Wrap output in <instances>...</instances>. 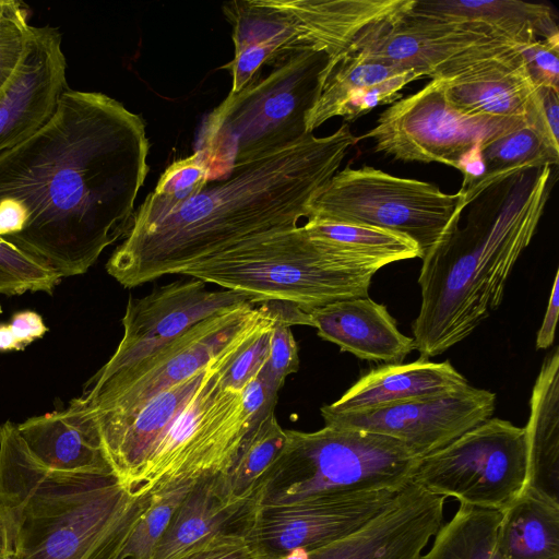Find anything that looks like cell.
<instances>
[{"label": "cell", "mask_w": 559, "mask_h": 559, "mask_svg": "<svg viewBox=\"0 0 559 559\" xmlns=\"http://www.w3.org/2000/svg\"><path fill=\"white\" fill-rule=\"evenodd\" d=\"M143 118L69 87L35 133L0 153V238L61 277L123 239L150 167Z\"/></svg>", "instance_id": "obj_1"}, {"label": "cell", "mask_w": 559, "mask_h": 559, "mask_svg": "<svg viewBox=\"0 0 559 559\" xmlns=\"http://www.w3.org/2000/svg\"><path fill=\"white\" fill-rule=\"evenodd\" d=\"M358 142L348 123L326 136L307 133L285 147L235 165L182 201L152 191L106 263L123 287H136L255 237L293 229Z\"/></svg>", "instance_id": "obj_2"}, {"label": "cell", "mask_w": 559, "mask_h": 559, "mask_svg": "<svg viewBox=\"0 0 559 559\" xmlns=\"http://www.w3.org/2000/svg\"><path fill=\"white\" fill-rule=\"evenodd\" d=\"M552 176V166L528 165L463 179L451 223L423 258L421 304L413 322L419 358L459 344L500 306L544 214Z\"/></svg>", "instance_id": "obj_3"}, {"label": "cell", "mask_w": 559, "mask_h": 559, "mask_svg": "<svg viewBox=\"0 0 559 559\" xmlns=\"http://www.w3.org/2000/svg\"><path fill=\"white\" fill-rule=\"evenodd\" d=\"M151 495L138 496L115 474L45 467L16 424L0 425V506L9 559H119Z\"/></svg>", "instance_id": "obj_4"}, {"label": "cell", "mask_w": 559, "mask_h": 559, "mask_svg": "<svg viewBox=\"0 0 559 559\" xmlns=\"http://www.w3.org/2000/svg\"><path fill=\"white\" fill-rule=\"evenodd\" d=\"M388 265L297 226L238 243L181 275L243 294L255 304L277 300L306 311L367 297L371 280Z\"/></svg>", "instance_id": "obj_5"}, {"label": "cell", "mask_w": 559, "mask_h": 559, "mask_svg": "<svg viewBox=\"0 0 559 559\" xmlns=\"http://www.w3.org/2000/svg\"><path fill=\"white\" fill-rule=\"evenodd\" d=\"M406 0H234L222 7L231 27L234 58L224 66L236 94L262 74L306 52H325L330 59L348 50L370 24L405 4Z\"/></svg>", "instance_id": "obj_6"}, {"label": "cell", "mask_w": 559, "mask_h": 559, "mask_svg": "<svg viewBox=\"0 0 559 559\" xmlns=\"http://www.w3.org/2000/svg\"><path fill=\"white\" fill-rule=\"evenodd\" d=\"M330 61L306 51L274 67L264 78L229 94L205 118L195 151L209 180L226 178L235 165L251 162L302 138L305 119L321 90Z\"/></svg>", "instance_id": "obj_7"}, {"label": "cell", "mask_w": 559, "mask_h": 559, "mask_svg": "<svg viewBox=\"0 0 559 559\" xmlns=\"http://www.w3.org/2000/svg\"><path fill=\"white\" fill-rule=\"evenodd\" d=\"M419 457L394 438L324 426L286 429L285 445L258 493L260 506L374 490H402Z\"/></svg>", "instance_id": "obj_8"}, {"label": "cell", "mask_w": 559, "mask_h": 559, "mask_svg": "<svg viewBox=\"0 0 559 559\" xmlns=\"http://www.w3.org/2000/svg\"><path fill=\"white\" fill-rule=\"evenodd\" d=\"M526 120L463 112L449 102L443 81L431 80L391 104L376 126L357 138L372 140L376 152L394 159L445 164L469 179L483 173L480 148Z\"/></svg>", "instance_id": "obj_9"}, {"label": "cell", "mask_w": 559, "mask_h": 559, "mask_svg": "<svg viewBox=\"0 0 559 559\" xmlns=\"http://www.w3.org/2000/svg\"><path fill=\"white\" fill-rule=\"evenodd\" d=\"M461 193L390 175L371 166L345 167L309 205L311 221L355 224L392 231L414 241L423 258L441 239L460 204Z\"/></svg>", "instance_id": "obj_10"}, {"label": "cell", "mask_w": 559, "mask_h": 559, "mask_svg": "<svg viewBox=\"0 0 559 559\" xmlns=\"http://www.w3.org/2000/svg\"><path fill=\"white\" fill-rule=\"evenodd\" d=\"M527 478L525 428L491 417L418 459L411 481L460 503L503 511Z\"/></svg>", "instance_id": "obj_11"}, {"label": "cell", "mask_w": 559, "mask_h": 559, "mask_svg": "<svg viewBox=\"0 0 559 559\" xmlns=\"http://www.w3.org/2000/svg\"><path fill=\"white\" fill-rule=\"evenodd\" d=\"M411 1L367 26L349 48L431 80L459 76L522 48L481 24L416 14Z\"/></svg>", "instance_id": "obj_12"}, {"label": "cell", "mask_w": 559, "mask_h": 559, "mask_svg": "<svg viewBox=\"0 0 559 559\" xmlns=\"http://www.w3.org/2000/svg\"><path fill=\"white\" fill-rule=\"evenodd\" d=\"M262 314L260 305L248 302L210 317L133 365L106 378L92 377L82 396L94 415L132 411L204 368Z\"/></svg>", "instance_id": "obj_13"}, {"label": "cell", "mask_w": 559, "mask_h": 559, "mask_svg": "<svg viewBox=\"0 0 559 559\" xmlns=\"http://www.w3.org/2000/svg\"><path fill=\"white\" fill-rule=\"evenodd\" d=\"M402 491H362L259 506L246 540L259 559H280L295 550L319 548L365 526L389 509Z\"/></svg>", "instance_id": "obj_14"}, {"label": "cell", "mask_w": 559, "mask_h": 559, "mask_svg": "<svg viewBox=\"0 0 559 559\" xmlns=\"http://www.w3.org/2000/svg\"><path fill=\"white\" fill-rule=\"evenodd\" d=\"M248 302L255 304L252 298L234 290L211 289L207 283L194 277L159 286L140 298L130 297L121 321L122 338L93 378L109 377L199 322Z\"/></svg>", "instance_id": "obj_15"}, {"label": "cell", "mask_w": 559, "mask_h": 559, "mask_svg": "<svg viewBox=\"0 0 559 559\" xmlns=\"http://www.w3.org/2000/svg\"><path fill=\"white\" fill-rule=\"evenodd\" d=\"M496 400L493 392L467 384L448 394L366 411L320 413L326 426L388 436L421 457L491 418Z\"/></svg>", "instance_id": "obj_16"}, {"label": "cell", "mask_w": 559, "mask_h": 559, "mask_svg": "<svg viewBox=\"0 0 559 559\" xmlns=\"http://www.w3.org/2000/svg\"><path fill=\"white\" fill-rule=\"evenodd\" d=\"M62 35L52 26H31L23 55L0 88V153L35 133L68 88Z\"/></svg>", "instance_id": "obj_17"}, {"label": "cell", "mask_w": 559, "mask_h": 559, "mask_svg": "<svg viewBox=\"0 0 559 559\" xmlns=\"http://www.w3.org/2000/svg\"><path fill=\"white\" fill-rule=\"evenodd\" d=\"M444 498L409 483L395 502L354 533L280 559H418L443 519Z\"/></svg>", "instance_id": "obj_18"}, {"label": "cell", "mask_w": 559, "mask_h": 559, "mask_svg": "<svg viewBox=\"0 0 559 559\" xmlns=\"http://www.w3.org/2000/svg\"><path fill=\"white\" fill-rule=\"evenodd\" d=\"M421 78L414 70L349 48L330 59L320 94L306 115V132L313 133L334 117L349 124L379 105L399 100L402 90Z\"/></svg>", "instance_id": "obj_19"}, {"label": "cell", "mask_w": 559, "mask_h": 559, "mask_svg": "<svg viewBox=\"0 0 559 559\" xmlns=\"http://www.w3.org/2000/svg\"><path fill=\"white\" fill-rule=\"evenodd\" d=\"M31 454L45 467L74 474H115L97 421L81 395L63 409L16 424Z\"/></svg>", "instance_id": "obj_20"}, {"label": "cell", "mask_w": 559, "mask_h": 559, "mask_svg": "<svg viewBox=\"0 0 559 559\" xmlns=\"http://www.w3.org/2000/svg\"><path fill=\"white\" fill-rule=\"evenodd\" d=\"M309 316L322 340L360 359L402 364L415 349L413 337L401 333L386 307L369 296L329 304Z\"/></svg>", "instance_id": "obj_21"}, {"label": "cell", "mask_w": 559, "mask_h": 559, "mask_svg": "<svg viewBox=\"0 0 559 559\" xmlns=\"http://www.w3.org/2000/svg\"><path fill=\"white\" fill-rule=\"evenodd\" d=\"M213 478L194 481L173 515L151 559H171L214 538H246L260 506L259 499L223 498L216 492Z\"/></svg>", "instance_id": "obj_22"}, {"label": "cell", "mask_w": 559, "mask_h": 559, "mask_svg": "<svg viewBox=\"0 0 559 559\" xmlns=\"http://www.w3.org/2000/svg\"><path fill=\"white\" fill-rule=\"evenodd\" d=\"M442 81L449 102L469 115L527 118L538 100L521 49Z\"/></svg>", "instance_id": "obj_23"}, {"label": "cell", "mask_w": 559, "mask_h": 559, "mask_svg": "<svg viewBox=\"0 0 559 559\" xmlns=\"http://www.w3.org/2000/svg\"><path fill=\"white\" fill-rule=\"evenodd\" d=\"M467 384L466 378L448 360L419 358L371 369L337 401L321 408L330 413L359 412L448 394Z\"/></svg>", "instance_id": "obj_24"}, {"label": "cell", "mask_w": 559, "mask_h": 559, "mask_svg": "<svg viewBox=\"0 0 559 559\" xmlns=\"http://www.w3.org/2000/svg\"><path fill=\"white\" fill-rule=\"evenodd\" d=\"M409 10L427 17L481 24L497 35L525 47L559 36L551 9L518 0H412Z\"/></svg>", "instance_id": "obj_25"}, {"label": "cell", "mask_w": 559, "mask_h": 559, "mask_svg": "<svg viewBox=\"0 0 559 559\" xmlns=\"http://www.w3.org/2000/svg\"><path fill=\"white\" fill-rule=\"evenodd\" d=\"M525 428L526 487L559 501V348L540 367L530 399Z\"/></svg>", "instance_id": "obj_26"}, {"label": "cell", "mask_w": 559, "mask_h": 559, "mask_svg": "<svg viewBox=\"0 0 559 559\" xmlns=\"http://www.w3.org/2000/svg\"><path fill=\"white\" fill-rule=\"evenodd\" d=\"M500 559H559V501L530 488L501 512Z\"/></svg>", "instance_id": "obj_27"}, {"label": "cell", "mask_w": 559, "mask_h": 559, "mask_svg": "<svg viewBox=\"0 0 559 559\" xmlns=\"http://www.w3.org/2000/svg\"><path fill=\"white\" fill-rule=\"evenodd\" d=\"M285 442L286 429L272 413L250 432L228 471L213 478L216 492L230 500L258 498L265 475Z\"/></svg>", "instance_id": "obj_28"}, {"label": "cell", "mask_w": 559, "mask_h": 559, "mask_svg": "<svg viewBox=\"0 0 559 559\" xmlns=\"http://www.w3.org/2000/svg\"><path fill=\"white\" fill-rule=\"evenodd\" d=\"M500 519L501 511L460 503L454 516L433 535L430 550L418 559H500Z\"/></svg>", "instance_id": "obj_29"}, {"label": "cell", "mask_w": 559, "mask_h": 559, "mask_svg": "<svg viewBox=\"0 0 559 559\" xmlns=\"http://www.w3.org/2000/svg\"><path fill=\"white\" fill-rule=\"evenodd\" d=\"M479 157L481 175H495L528 165L555 167L559 163V145L538 123L526 120L486 143L479 151Z\"/></svg>", "instance_id": "obj_30"}, {"label": "cell", "mask_w": 559, "mask_h": 559, "mask_svg": "<svg viewBox=\"0 0 559 559\" xmlns=\"http://www.w3.org/2000/svg\"><path fill=\"white\" fill-rule=\"evenodd\" d=\"M306 230L368 258L385 261L388 264L401 260L420 258L418 246L405 236L362 225L308 219Z\"/></svg>", "instance_id": "obj_31"}, {"label": "cell", "mask_w": 559, "mask_h": 559, "mask_svg": "<svg viewBox=\"0 0 559 559\" xmlns=\"http://www.w3.org/2000/svg\"><path fill=\"white\" fill-rule=\"evenodd\" d=\"M194 481L167 486L151 495L119 559H151L154 549L166 532L173 515Z\"/></svg>", "instance_id": "obj_32"}, {"label": "cell", "mask_w": 559, "mask_h": 559, "mask_svg": "<svg viewBox=\"0 0 559 559\" xmlns=\"http://www.w3.org/2000/svg\"><path fill=\"white\" fill-rule=\"evenodd\" d=\"M61 276L38 259L0 238V294L22 295L26 292L52 294Z\"/></svg>", "instance_id": "obj_33"}, {"label": "cell", "mask_w": 559, "mask_h": 559, "mask_svg": "<svg viewBox=\"0 0 559 559\" xmlns=\"http://www.w3.org/2000/svg\"><path fill=\"white\" fill-rule=\"evenodd\" d=\"M209 180V170L199 152L171 163L159 176L152 192L168 201H182L202 190Z\"/></svg>", "instance_id": "obj_34"}, {"label": "cell", "mask_w": 559, "mask_h": 559, "mask_svg": "<svg viewBox=\"0 0 559 559\" xmlns=\"http://www.w3.org/2000/svg\"><path fill=\"white\" fill-rule=\"evenodd\" d=\"M298 368V346L290 326L273 321L269 355L262 369L265 379L278 392L285 379Z\"/></svg>", "instance_id": "obj_35"}, {"label": "cell", "mask_w": 559, "mask_h": 559, "mask_svg": "<svg viewBox=\"0 0 559 559\" xmlns=\"http://www.w3.org/2000/svg\"><path fill=\"white\" fill-rule=\"evenodd\" d=\"M272 326L273 319L271 318L235 356L223 379L226 386L241 391L250 379L263 368L269 355Z\"/></svg>", "instance_id": "obj_36"}, {"label": "cell", "mask_w": 559, "mask_h": 559, "mask_svg": "<svg viewBox=\"0 0 559 559\" xmlns=\"http://www.w3.org/2000/svg\"><path fill=\"white\" fill-rule=\"evenodd\" d=\"M521 53L533 83L559 92V36L532 43Z\"/></svg>", "instance_id": "obj_37"}, {"label": "cell", "mask_w": 559, "mask_h": 559, "mask_svg": "<svg viewBox=\"0 0 559 559\" xmlns=\"http://www.w3.org/2000/svg\"><path fill=\"white\" fill-rule=\"evenodd\" d=\"M48 331L43 317L33 310L15 312L9 323L0 324V352L23 350Z\"/></svg>", "instance_id": "obj_38"}, {"label": "cell", "mask_w": 559, "mask_h": 559, "mask_svg": "<svg viewBox=\"0 0 559 559\" xmlns=\"http://www.w3.org/2000/svg\"><path fill=\"white\" fill-rule=\"evenodd\" d=\"M262 369L240 391L243 408L255 426L275 413L278 393L270 385Z\"/></svg>", "instance_id": "obj_39"}, {"label": "cell", "mask_w": 559, "mask_h": 559, "mask_svg": "<svg viewBox=\"0 0 559 559\" xmlns=\"http://www.w3.org/2000/svg\"><path fill=\"white\" fill-rule=\"evenodd\" d=\"M31 26L28 22L0 26V88L20 62Z\"/></svg>", "instance_id": "obj_40"}, {"label": "cell", "mask_w": 559, "mask_h": 559, "mask_svg": "<svg viewBox=\"0 0 559 559\" xmlns=\"http://www.w3.org/2000/svg\"><path fill=\"white\" fill-rule=\"evenodd\" d=\"M171 559H259L243 537H219Z\"/></svg>", "instance_id": "obj_41"}, {"label": "cell", "mask_w": 559, "mask_h": 559, "mask_svg": "<svg viewBox=\"0 0 559 559\" xmlns=\"http://www.w3.org/2000/svg\"><path fill=\"white\" fill-rule=\"evenodd\" d=\"M558 314L559 271L556 272L544 320L536 335V349H546L554 344Z\"/></svg>", "instance_id": "obj_42"}, {"label": "cell", "mask_w": 559, "mask_h": 559, "mask_svg": "<svg viewBox=\"0 0 559 559\" xmlns=\"http://www.w3.org/2000/svg\"><path fill=\"white\" fill-rule=\"evenodd\" d=\"M538 95L545 124L554 141L559 143V92L550 87H538Z\"/></svg>", "instance_id": "obj_43"}, {"label": "cell", "mask_w": 559, "mask_h": 559, "mask_svg": "<svg viewBox=\"0 0 559 559\" xmlns=\"http://www.w3.org/2000/svg\"><path fill=\"white\" fill-rule=\"evenodd\" d=\"M28 22V10L15 0H0V26Z\"/></svg>", "instance_id": "obj_44"}, {"label": "cell", "mask_w": 559, "mask_h": 559, "mask_svg": "<svg viewBox=\"0 0 559 559\" xmlns=\"http://www.w3.org/2000/svg\"><path fill=\"white\" fill-rule=\"evenodd\" d=\"M11 538L3 510L0 506V559H9L11 556Z\"/></svg>", "instance_id": "obj_45"}, {"label": "cell", "mask_w": 559, "mask_h": 559, "mask_svg": "<svg viewBox=\"0 0 559 559\" xmlns=\"http://www.w3.org/2000/svg\"><path fill=\"white\" fill-rule=\"evenodd\" d=\"M0 313H1V306H0Z\"/></svg>", "instance_id": "obj_46"}]
</instances>
